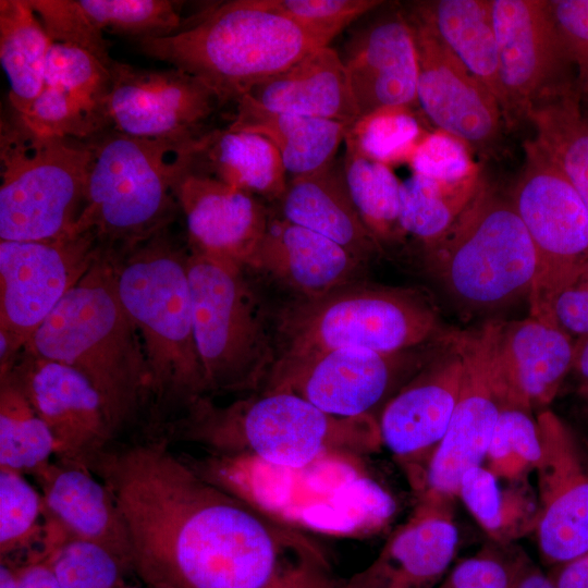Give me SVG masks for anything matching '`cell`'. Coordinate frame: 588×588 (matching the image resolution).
<instances>
[{
	"label": "cell",
	"mask_w": 588,
	"mask_h": 588,
	"mask_svg": "<svg viewBox=\"0 0 588 588\" xmlns=\"http://www.w3.org/2000/svg\"><path fill=\"white\" fill-rule=\"evenodd\" d=\"M408 163L414 173L445 183L462 182L479 175L467 145L440 130L424 137Z\"/></svg>",
	"instance_id": "bcb514c9"
},
{
	"label": "cell",
	"mask_w": 588,
	"mask_h": 588,
	"mask_svg": "<svg viewBox=\"0 0 588 588\" xmlns=\"http://www.w3.org/2000/svg\"><path fill=\"white\" fill-rule=\"evenodd\" d=\"M119 588H155V587H151L148 585H145V587H140V586H135V585H130L126 581H124Z\"/></svg>",
	"instance_id": "9f6ffc18"
},
{
	"label": "cell",
	"mask_w": 588,
	"mask_h": 588,
	"mask_svg": "<svg viewBox=\"0 0 588 588\" xmlns=\"http://www.w3.org/2000/svg\"><path fill=\"white\" fill-rule=\"evenodd\" d=\"M352 124L274 112L242 97L236 102L234 120L228 127L256 133L269 139L277 148L286 174L295 179L314 174L333 163Z\"/></svg>",
	"instance_id": "d6a6232c"
},
{
	"label": "cell",
	"mask_w": 588,
	"mask_h": 588,
	"mask_svg": "<svg viewBox=\"0 0 588 588\" xmlns=\"http://www.w3.org/2000/svg\"><path fill=\"white\" fill-rule=\"evenodd\" d=\"M173 194L182 210L194 252L247 267L270 215L255 196L179 167Z\"/></svg>",
	"instance_id": "cb8c5ba5"
},
{
	"label": "cell",
	"mask_w": 588,
	"mask_h": 588,
	"mask_svg": "<svg viewBox=\"0 0 588 588\" xmlns=\"http://www.w3.org/2000/svg\"><path fill=\"white\" fill-rule=\"evenodd\" d=\"M408 519L387 539L376 559L342 581V588H438L456 554L460 536L451 500L418 493Z\"/></svg>",
	"instance_id": "7402d4cb"
},
{
	"label": "cell",
	"mask_w": 588,
	"mask_h": 588,
	"mask_svg": "<svg viewBox=\"0 0 588 588\" xmlns=\"http://www.w3.org/2000/svg\"><path fill=\"white\" fill-rule=\"evenodd\" d=\"M439 331L438 310L425 292L352 282L318 298H298L279 313L273 367L338 348L404 352Z\"/></svg>",
	"instance_id": "52a82bcc"
},
{
	"label": "cell",
	"mask_w": 588,
	"mask_h": 588,
	"mask_svg": "<svg viewBox=\"0 0 588 588\" xmlns=\"http://www.w3.org/2000/svg\"><path fill=\"white\" fill-rule=\"evenodd\" d=\"M93 232L53 241H0L1 375L100 254Z\"/></svg>",
	"instance_id": "4fadbf2b"
},
{
	"label": "cell",
	"mask_w": 588,
	"mask_h": 588,
	"mask_svg": "<svg viewBox=\"0 0 588 588\" xmlns=\"http://www.w3.org/2000/svg\"><path fill=\"white\" fill-rule=\"evenodd\" d=\"M577 394L580 400L581 411L588 420V387H578Z\"/></svg>",
	"instance_id": "11a10c76"
},
{
	"label": "cell",
	"mask_w": 588,
	"mask_h": 588,
	"mask_svg": "<svg viewBox=\"0 0 588 588\" xmlns=\"http://www.w3.org/2000/svg\"><path fill=\"white\" fill-rule=\"evenodd\" d=\"M552 311L558 324L575 341L588 336V259L558 293Z\"/></svg>",
	"instance_id": "681fc988"
},
{
	"label": "cell",
	"mask_w": 588,
	"mask_h": 588,
	"mask_svg": "<svg viewBox=\"0 0 588 588\" xmlns=\"http://www.w3.org/2000/svg\"><path fill=\"white\" fill-rule=\"evenodd\" d=\"M53 40L28 0L0 1V61L11 109L24 114L40 94Z\"/></svg>",
	"instance_id": "e575fe53"
},
{
	"label": "cell",
	"mask_w": 588,
	"mask_h": 588,
	"mask_svg": "<svg viewBox=\"0 0 588 588\" xmlns=\"http://www.w3.org/2000/svg\"><path fill=\"white\" fill-rule=\"evenodd\" d=\"M33 477L46 513L70 537L99 544L133 568L124 518L107 486L88 467L54 458Z\"/></svg>",
	"instance_id": "f1b7e54d"
},
{
	"label": "cell",
	"mask_w": 588,
	"mask_h": 588,
	"mask_svg": "<svg viewBox=\"0 0 588 588\" xmlns=\"http://www.w3.org/2000/svg\"><path fill=\"white\" fill-rule=\"evenodd\" d=\"M549 3L567 59L577 68L580 91L588 95V0Z\"/></svg>",
	"instance_id": "7dc6e473"
},
{
	"label": "cell",
	"mask_w": 588,
	"mask_h": 588,
	"mask_svg": "<svg viewBox=\"0 0 588 588\" xmlns=\"http://www.w3.org/2000/svg\"><path fill=\"white\" fill-rule=\"evenodd\" d=\"M186 266L207 393L258 391L275 363L277 347L243 268L194 250Z\"/></svg>",
	"instance_id": "8fae6325"
},
{
	"label": "cell",
	"mask_w": 588,
	"mask_h": 588,
	"mask_svg": "<svg viewBox=\"0 0 588 588\" xmlns=\"http://www.w3.org/2000/svg\"><path fill=\"white\" fill-rule=\"evenodd\" d=\"M341 170L357 213L377 241L381 244L402 236L401 182L391 168L346 147Z\"/></svg>",
	"instance_id": "ab89813d"
},
{
	"label": "cell",
	"mask_w": 588,
	"mask_h": 588,
	"mask_svg": "<svg viewBox=\"0 0 588 588\" xmlns=\"http://www.w3.org/2000/svg\"><path fill=\"white\" fill-rule=\"evenodd\" d=\"M510 588H556L549 574H544L523 552L510 553Z\"/></svg>",
	"instance_id": "816d5d0a"
},
{
	"label": "cell",
	"mask_w": 588,
	"mask_h": 588,
	"mask_svg": "<svg viewBox=\"0 0 588 588\" xmlns=\"http://www.w3.org/2000/svg\"><path fill=\"white\" fill-rule=\"evenodd\" d=\"M274 112L354 123L359 112L342 58L320 47L243 96Z\"/></svg>",
	"instance_id": "4dcf8cb0"
},
{
	"label": "cell",
	"mask_w": 588,
	"mask_h": 588,
	"mask_svg": "<svg viewBox=\"0 0 588 588\" xmlns=\"http://www.w3.org/2000/svg\"><path fill=\"white\" fill-rule=\"evenodd\" d=\"M175 160L183 170L268 200H280L289 182L282 159L269 139L229 127H211L181 146Z\"/></svg>",
	"instance_id": "f546056e"
},
{
	"label": "cell",
	"mask_w": 588,
	"mask_h": 588,
	"mask_svg": "<svg viewBox=\"0 0 588 588\" xmlns=\"http://www.w3.org/2000/svg\"><path fill=\"white\" fill-rule=\"evenodd\" d=\"M109 64L77 46L53 41L45 83L28 111L19 114L33 131L88 142L110 130Z\"/></svg>",
	"instance_id": "603a6c76"
},
{
	"label": "cell",
	"mask_w": 588,
	"mask_h": 588,
	"mask_svg": "<svg viewBox=\"0 0 588 588\" xmlns=\"http://www.w3.org/2000/svg\"><path fill=\"white\" fill-rule=\"evenodd\" d=\"M57 455L52 433L9 376L0 383V468L34 476Z\"/></svg>",
	"instance_id": "8d00e7d4"
},
{
	"label": "cell",
	"mask_w": 588,
	"mask_h": 588,
	"mask_svg": "<svg viewBox=\"0 0 588 588\" xmlns=\"http://www.w3.org/2000/svg\"><path fill=\"white\" fill-rule=\"evenodd\" d=\"M4 375L17 383L49 428L57 460L89 468L109 448L117 431L100 394L79 371L30 354Z\"/></svg>",
	"instance_id": "ffe728a7"
},
{
	"label": "cell",
	"mask_w": 588,
	"mask_h": 588,
	"mask_svg": "<svg viewBox=\"0 0 588 588\" xmlns=\"http://www.w3.org/2000/svg\"><path fill=\"white\" fill-rule=\"evenodd\" d=\"M170 428L174 439L206 452L246 454L289 467L334 453L364 456L382 444L376 417L333 416L282 389H261L225 406L199 399Z\"/></svg>",
	"instance_id": "3957f363"
},
{
	"label": "cell",
	"mask_w": 588,
	"mask_h": 588,
	"mask_svg": "<svg viewBox=\"0 0 588 588\" xmlns=\"http://www.w3.org/2000/svg\"><path fill=\"white\" fill-rule=\"evenodd\" d=\"M267 2L324 47L352 22L383 3L379 0H267Z\"/></svg>",
	"instance_id": "f6af8a7d"
},
{
	"label": "cell",
	"mask_w": 588,
	"mask_h": 588,
	"mask_svg": "<svg viewBox=\"0 0 588 588\" xmlns=\"http://www.w3.org/2000/svg\"><path fill=\"white\" fill-rule=\"evenodd\" d=\"M575 340L558 323L493 320L491 372L503 404L549 405L571 373Z\"/></svg>",
	"instance_id": "d4e9b609"
},
{
	"label": "cell",
	"mask_w": 588,
	"mask_h": 588,
	"mask_svg": "<svg viewBox=\"0 0 588 588\" xmlns=\"http://www.w3.org/2000/svg\"><path fill=\"white\" fill-rule=\"evenodd\" d=\"M536 419L541 458L534 530L543 560L554 567L588 552V450L553 412Z\"/></svg>",
	"instance_id": "e0dca14e"
},
{
	"label": "cell",
	"mask_w": 588,
	"mask_h": 588,
	"mask_svg": "<svg viewBox=\"0 0 588 588\" xmlns=\"http://www.w3.org/2000/svg\"><path fill=\"white\" fill-rule=\"evenodd\" d=\"M134 42L142 54L200 79L221 106L324 47L267 0L224 2L177 34Z\"/></svg>",
	"instance_id": "5b68a950"
},
{
	"label": "cell",
	"mask_w": 588,
	"mask_h": 588,
	"mask_svg": "<svg viewBox=\"0 0 588 588\" xmlns=\"http://www.w3.org/2000/svg\"><path fill=\"white\" fill-rule=\"evenodd\" d=\"M527 120L535 130L532 139L588 207V122L576 94L555 89L532 105Z\"/></svg>",
	"instance_id": "d590c367"
},
{
	"label": "cell",
	"mask_w": 588,
	"mask_h": 588,
	"mask_svg": "<svg viewBox=\"0 0 588 588\" xmlns=\"http://www.w3.org/2000/svg\"><path fill=\"white\" fill-rule=\"evenodd\" d=\"M498 44L503 118L527 120L532 105L562 87L555 79L568 61L544 0H491Z\"/></svg>",
	"instance_id": "d6986e66"
},
{
	"label": "cell",
	"mask_w": 588,
	"mask_h": 588,
	"mask_svg": "<svg viewBox=\"0 0 588 588\" xmlns=\"http://www.w3.org/2000/svg\"><path fill=\"white\" fill-rule=\"evenodd\" d=\"M167 442L108 448L89 466L120 509L145 585L317 588L316 541L212 485Z\"/></svg>",
	"instance_id": "6da1fadb"
},
{
	"label": "cell",
	"mask_w": 588,
	"mask_h": 588,
	"mask_svg": "<svg viewBox=\"0 0 588 588\" xmlns=\"http://www.w3.org/2000/svg\"><path fill=\"white\" fill-rule=\"evenodd\" d=\"M549 576L556 588H588V552L554 566Z\"/></svg>",
	"instance_id": "f5cc1de1"
},
{
	"label": "cell",
	"mask_w": 588,
	"mask_h": 588,
	"mask_svg": "<svg viewBox=\"0 0 588 588\" xmlns=\"http://www.w3.org/2000/svg\"><path fill=\"white\" fill-rule=\"evenodd\" d=\"M16 588H60L46 553H30L22 560V569Z\"/></svg>",
	"instance_id": "f907efd6"
},
{
	"label": "cell",
	"mask_w": 588,
	"mask_h": 588,
	"mask_svg": "<svg viewBox=\"0 0 588 588\" xmlns=\"http://www.w3.org/2000/svg\"><path fill=\"white\" fill-rule=\"evenodd\" d=\"M540 458L539 429L531 411L502 404L486 455L487 468L499 479L515 482L536 468Z\"/></svg>",
	"instance_id": "ee69618b"
},
{
	"label": "cell",
	"mask_w": 588,
	"mask_h": 588,
	"mask_svg": "<svg viewBox=\"0 0 588 588\" xmlns=\"http://www.w3.org/2000/svg\"><path fill=\"white\" fill-rule=\"evenodd\" d=\"M114 267L120 302L142 339L149 369V396L159 409H186L208 397L195 342L185 256L164 230L123 249Z\"/></svg>",
	"instance_id": "8992f818"
},
{
	"label": "cell",
	"mask_w": 588,
	"mask_h": 588,
	"mask_svg": "<svg viewBox=\"0 0 588 588\" xmlns=\"http://www.w3.org/2000/svg\"><path fill=\"white\" fill-rule=\"evenodd\" d=\"M109 72V127L128 136L179 149L210 130L209 119L222 107L206 84L180 69L146 70L112 59Z\"/></svg>",
	"instance_id": "9a60e30c"
},
{
	"label": "cell",
	"mask_w": 588,
	"mask_h": 588,
	"mask_svg": "<svg viewBox=\"0 0 588 588\" xmlns=\"http://www.w3.org/2000/svg\"><path fill=\"white\" fill-rule=\"evenodd\" d=\"M409 14L437 34L495 97L503 114L504 97L491 0L422 1L417 2Z\"/></svg>",
	"instance_id": "836d02e7"
},
{
	"label": "cell",
	"mask_w": 588,
	"mask_h": 588,
	"mask_svg": "<svg viewBox=\"0 0 588 588\" xmlns=\"http://www.w3.org/2000/svg\"><path fill=\"white\" fill-rule=\"evenodd\" d=\"M424 260L454 302L477 311L528 297L537 270L511 197L482 183L450 229L424 246Z\"/></svg>",
	"instance_id": "ba28073f"
},
{
	"label": "cell",
	"mask_w": 588,
	"mask_h": 588,
	"mask_svg": "<svg viewBox=\"0 0 588 588\" xmlns=\"http://www.w3.org/2000/svg\"><path fill=\"white\" fill-rule=\"evenodd\" d=\"M492 334L493 320L477 331L454 332L464 364L462 385L448 429L427 464L420 492L454 498L463 474L486 460L503 404L491 372Z\"/></svg>",
	"instance_id": "ac0fdd59"
},
{
	"label": "cell",
	"mask_w": 588,
	"mask_h": 588,
	"mask_svg": "<svg viewBox=\"0 0 588 588\" xmlns=\"http://www.w3.org/2000/svg\"><path fill=\"white\" fill-rule=\"evenodd\" d=\"M89 140L39 134L11 109L0 120V241L73 234L84 209Z\"/></svg>",
	"instance_id": "9c48e42d"
},
{
	"label": "cell",
	"mask_w": 588,
	"mask_h": 588,
	"mask_svg": "<svg viewBox=\"0 0 588 588\" xmlns=\"http://www.w3.org/2000/svg\"><path fill=\"white\" fill-rule=\"evenodd\" d=\"M110 257L109 250L100 252L26 347L84 375L118 431L149 397V369L138 331L118 296Z\"/></svg>",
	"instance_id": "277c9868"
},
{
	"label": "cell",
	"mask_w": 588,
	"mask_h": 588,
	"mask_svg": "<svg viewBox=\"0 0 588 588\" xmlns=\"http://www.w3.org/2000/svg\"><path fill=\"white\" fill-rule=\"evenodd\" d=\"M203 478L269 518L301 532L364 537L396 513V501L363 456L334 453L307 465H273L246 454L181 455Z\"/></svg>",
	"instance_id": "7a4b0ae2"
},
{
	"label": "cell",
	"mask_w": 588,
	"mask_h": 588,
	"mask_svg": "<svg viewBox=\"0 0 588 588\" xmlns=\"http://www.w3.org/2000/svg\"><path fill=\"white\" fill-rule=\"evenodd\" d=\"M50 38L85 49L110 63L103 32L130 39L168 37L191 23L169 0H28Z\"/></svg>",
	"instance_id": "484cf974"
},
{
	"label": "cell",
	"mask_w": 588,
	"mask_h": 588,
	"mask_svg": "<svg viewBox=\"0 0 588 588\" xmlns=\"http://www.w3.org/2000/svg\"><path fill=\"white\" fill-rule=\"evenodd\" d=\"M408 350L381 353L338 348L293 364L274 366L261 389L287 390L339 417H366L381 412L431 354Z\"/></svg>",
	"instance_id": "5bb4252c"
},
{
	"label": "cell",
	"mask_w": 588,
	"mask_h": 588,
	"mask_svg": "<svg viewBox=\"0 0 588 588\" xmlns=\"http://www.w3.org/2000/svg\"><path fill=\"white\" fill-rule=\"evenodd\" d=\"M342 61L359 117L417 105L418 59L406 16H385L355 33Z\"/></svg>",
	"instance_id": "4316f807"
},
{
	"label": "cell",
	"mask_w": 588,
	"mask_h": 588,
	"mask_svg": "<svg viewBox=\"0 0 588 588\" xmlns=\"http://www.w3.org/2000/svg\"><path fill=\"white\" fill-rule=\"evenodd\" d=\"M522 487L503 490L493 473L476 466L463 474L457 497L485 532L505 544L535 529L538 506Z\"/></svg>",
	"instance_id": "74e56055"
},
{
	"label": "cell",
	"mask_w": 588,
	"mask_h": 588,
	"mask_svg": "<svg viewBox=\"0 0 588 588\" xmlns=\"http://www.w3.org/2000/svg\"><path fill=\"white\" fill-rule=\"evenodd\" d=\"M279 201L281 218L326 236L364 264L381 250L350 198L341 164L290 179Z\"/></svg>",
	"instance_id": "1f68e13d"
},
{
	"label": "cell",
	"mask_w": 588,
	"mask_h": 588,
	"mask_svg": "<svg viewBox=\"0 0 588 588\" xmlns=\"http://www.w3.org/2000/svg\"><path fill=\"white\" fill-rule=\"evenodd\" d=\"M571 372L576 377L578 387H588V336L575 341V354Z\"/></svg>",
	"instance_id": "db71d44e"
},
{
	"label": "cell",
	"mask_w": 588,
	"mask_h": 588,
	"mask_svg": "<svg viewBox=\"0 0 588 588\" xmlns=\"http://www.w3.org/2000/svg\"><path fill=\"white\" fill-rule=\"evenodd\" d=\"M510 196L532 242L537 270L528 295L530 317L558 323V293L588 259V207L534 139Z\"/></svg>",
	"instance_id": "7c38bea8"
},
{
	"label": "cell",
	"mask_w": 588,
	"mask_h": 588,
	"mask_svg": "<svg viewBox=\"0 0 588 588\" xmlns=\"http://www.w3.org/2000/svg\"><path fill=\"white\" fill-rule=\"evenodd\" d=\"M363 265L326 236L270 216L247 267L270 275L298 298L313 299L354 282Z\"/></svg>",
	"instance_id": "83f0119b"
},
{
	"label": "cell",
	"mask_w": 588,
	"mask_h": 588,
	"mask_svg": "<svg viewBox=\"0 0 588 588\" xmlns=\"http://www.w3.org/2000/svg\"><path fill=\"white\" fill-rule=\"evenodd\" d=\"M510 553L482 551L458 562L438 588H510Z\"/></svg>",
	"instance_id": "c3c4849f"
},
{
	"label": "cell",
	"mask_w": 588,
	"mask_h": 588,
	"mask_svg": "<svg viewBox=\"0 0 588 588\" xmlns=\"http://www.w3.org/2000/svg\"><path fill=\"white\" fill-rule=\"evenodd\" d=\"M418 59L417 105L427 119L466 145L487 148L498 139L502 110L495 97L464 66L437 34L406 16Z\"/></svg>",
	"instance_id": "44dd1931"
},
{
	"label": "cell",
	"mask_w": 588,
	"mask_h": 588,
	"mask_svg": "<svg viewBox=\"0 0 588 588\" xmlns=\"http://www.w3.org/2000/svg\"><path fill=\"white\" fill-rule=\"evenodd\" d=\"M427 134L413 107L396 106L359 117L344 142L347 148L390 167L408 162Z\"/></svg>",
	"instance_id": "b9f144b4"
},
{
	"label": "cell",
	"mask_w": 588,
	"mask_h": 588,
	"mask_svg": "<svg viewBox=\"0 0 588 588\" xmlns=\"http://www.w3.org/2000/svg\"><path fill=\"white\" fill-rule=\"evenodd\" d=\"M60 588H119L132 566L110 550L64 536L45 552Z\"/></svg>",
	"instance_id": "7bdbcfd3"
},
{
	"label": "cell",
	"mask_w": 588,
	"mask_h": 588,
	"mask_svg": "<svg viewBox=\"0 0 588 588\" xmlns=\"http://www.w3.org/2000/svg\"><path fill=\"white\" fill-rule=\"evenodd\" d=\"M48 532L44 498L24 474L0 468V555L42 552Z\"/></svg>",
	"instance_id": "60d3db41"
},
{
	"label": "cell",
	"mask_w": 588,
	"mask_h": 588,
	"mask_svg": "<svg viewBox=\"0 0 588 588\" xmlns=\"http://www.w3.org/2000/svg\"><path fill=\"white\" fill-rule=\"evenodd\" d=\"M480 185L479 175L445 183L413 173L401 182L399 222L424 246L440 238L471 200Z\"/></svg>",
	"instance_id": "f35d334b"
},
{
	"label": "cell",
	"mask_w": 588,
	"mask_h": 588,
	"mask_svg": "<svg viewBox=\"0 0 588 588\" xmlns=\"http://www.w3.org/2000/svg\"><path fill=\"white\" fill-rule=\"evenodd\" d=\"M93 151L84 209L73 234L132 247L163 231L179 205L173 194L176 145L108 130Z\"/></svg>",
	"instance_id": "30bf717a"
},
{
	"label": "cell",
	"mask_w": 588,
	"mask_h": 588,
	"mask_svg": "<svg viewBox=\"0 0 588 588\" xmlns=\"http://www.w3.org/2000/svg\"><path fill=\"white\" fill-rule=\"evenodd\" d=\"M464 364L454 332L387 402L378 416L381 442L401 461L417 493L424 467L443 438L454 412Z\"/></svg>",
	"instance_id": "2e32d148"
}]
</instances>
